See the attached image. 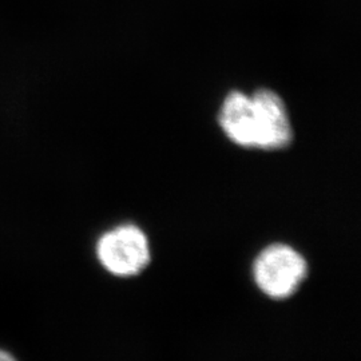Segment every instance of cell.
Here are the masks:
<instances>
[{
    "instance_id": "obj_1",
    "label": "cell",
    "mask_w": 361,
    "mask_h": 361,
    "mask_svg": "<svg viewBox=\"0 0 361 361\" xmlns=\"http://www.w3.org/2000/svg\"><path fill=\"white\" fill-rule=\"evenodd\" d=\"M308 262L296 249L285 244H273L258 255L253 276L258 289L273 300H285L296 295L308 277Z\"/></svg>"
},
{
    "instance_id": "obj_2",
    "label": "cell",
    "mask_w": 361,
    "mask_h": 361,
    "mask_svg": "<svg viewBox=\"0 0 361 361\" xmlns=\"http://www.w3.org/2000/svg\"><path fill=\"white\" fill-rule=\"evenodd\" d=\"M97 256L106 271L116 277H133L150 264L146 234L135 225H121L104 233L97 244Z\"/></svg>"
},
{
    "instance_id": "obj_3",
    "label": "cell",
    "mask_w": 361,
    "mask_h": 361,
    "mask_svg": "<svg viewBox=\"0 0 361 361\" xmlns=\"http://www.w3.org/2000/svg\"><path fill=\"white\" fill-rule=\"evenodd\" d=\"M250 97L255 106L256 149L280 150L288 147L293 140V131L281 97L269 89H258Z\"/></svg>"
},
{
    "instance_id": "obj_4",
    "label": "cell",
    "mask_w": 361,
    "mask_h": 361,
    "mask_svg": "<svg viewBox=\"0 0 361 361\" xmlns=\"http://www.w3.org/2000/svg\"><path fill=\"white\" fill-rule=\"evenodd\" d=\"M219 126L232 142L256 147L255 106L250 95L233 90L226 95L219 114Z\"/></svg>"
},
{
    "instance_id": "obj_5",
    "label": "cell",
    "mask_w": 361,
    "mask_h": 361,
    "mask_svg": "<svg viewBox=\"0 0 361 361\" xmlns=\"http://www.w3.org/2000/svg\"><path fill=\"white\" fill-rule=\"evenodd\" d=\"M0 360H13V357L10 353L0 349Z\"/></svg>"
}]
</instances>
